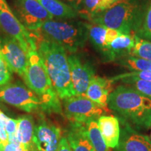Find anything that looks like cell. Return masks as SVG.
<instances>
[{"label": "cell", "instance_id": "29", "mask_svg": "<svg viewBox=\"0 0 151 151\" xmlns=\"http://www.w3.org/2000/svg\"><path fill=\"white\" fill-rule=\"evenodd\" d=\"M18 126V119H13L8 118L4 123V127L8 134V139L16 137V132Z\"/></svg>", "mask_w": 151, "mask_h": 151}, {"label": "cell", "instance_id": "31", "mask_svg": "<svg viewBox=\"0 0 151 151\" xmlns=\"http://www.w3.org/2000/svg\"><path fill=\"white\" fill-rule=\"evenodd\" d=\"M1 151H29L25 146L20 143L8 142L6 144H1Z\"/></svg>", "mask_w": 151, "mask_h": 151}, {"label": "cell", "instance_id": "27", "mask_svg": "<svg viewBox=\"0 0 151 151\" xmlns=\"http://www.w3.org/2000/svg\"><path fill=\"white\" fill-rule=\"evenodd\" d=\"M124 78H137L141 79V80H144L147 81H151V72L148 71H132V72L121 73L115 76L111 77L110 79L113 83L119 81L120 79Z\"/></svg>", "mask_w": 151, "mask_h": 151}, {"label": "cell", "instance_id": "16", "mask_svg": "<svg viewBox=\"0 0 151 151\" xmlns=\"http://www.w3.org/2000/svg\"><path fill=\"white\" fill-rule=\"evenodd\" d=\"M98 126L109 148L114 149L118 146L120 135L119 119L116 116L102 115L97 119Z\"/></svg>", "mask_w": 151, "mask_h": 151}, {"label": "cell", "instance_id": "24", "mask_svg": "<svg viewBox=\"0 0 151 151\" xmlns=\"http://www.w3.org/2000/svg\"><path fill=\"white\" fill-rule=\"evenodd\" d=\"M134 45L130 50L129 55L151 61V41L141 39L136 35H134Z\"/></svg>", "mask_w": 151, "mask_h": 151}, {"label": "cell", "instance_id": "13", "mask_svg": "<svg viewBox=\"0 0 151 151\" xmlns=\"http://www.w3.org/2000/svg\"><path fill=\"white\" fill-rule=\"evenodd\" d=\"M61 138L60 127L46 120L35 126L33 143L37 151H56Z\"/></svg>", "mask_w": 151, "mask_h": 151}, {"label": "cell", "instance_id": "28", "mask_svg": "<svg viewBox=\"0 0 151 151\" xmlns=\"http://www.w3.org/2000/svg\"><path fill=\"white\" fill-rule=\"evenodd\" d=\"M12 72L3 58L0 60V86L9 84L12 79Z\"/></svg>", "mask_w": 151, "mask_h": 151}, {"label": "cell", "instance_id": "5", "mask_svg": "<svg viewBox=\"0 0 151 151\" xmlns=\"http://www.w3.org/2000/svg\"><path fill=\"white\" fill-rule=\"evenodd\" d=\"M37 32L64 47L71 54L83 48L88 40L86 22L81 21L49 20L43 22Z\"/></svg>", "mask_w": 151, "mask_h": 151}, {"label": "cell", "instance_id": "7", "mask_svg": "<svg viewBox=\"0 0 151 151\" xmlns=\"http://www.w3.org/2000/svg\"><path fill=\"white\" fill-rule=\"evenodd\" d=\"M0 27L6 35L15 39L27 53L37 50L35 39L9 6L5 0H0Z\"/></svg>", "mask_w": 151, "mask_h": 151}, {"label": "cell", "instance_id": "11", "mask_svg": "<svg viewBox=\"0 0 151 151\" xmlns=\"http://www.w3.org/2000/svg\"><path fill=\"white\" fill-rule=\"evenodd\" d=\"M0 52L13 72L23 77L28 62V53L15 39L8 35H0Z\"/></svg>", "mask_w": 151, "mask_h": 151}, {"label": "cell", "instance_id": "21", "mask_svg": "<svg viewBox=\"0 0 151 151\" xmlns=\"http://www.w3.org/2000/svg\"><path fill=\"white\" fill-rule=\"evenodd\" d=\"M134 45V35L121 34L110 44L109 48L115 56L116 60L122 57L129 55V53Z\"/></svg>", "mask_w": 151, "mask_h": 151}, {"label": "cell", "instance_id": "12", "mask_svg": "<svg viewBox=\"0 0 151 151\" xmlns=\"http://www.w3.org/2000/svg\"><path fill=\"white\" fill-rule=\"evenodd\" d=\"M118 119L120 139L113 151H151V139L149 137L132 127L122 119Z\"/></svg>", "mask_w": 151, "mask_h": 151}, {"label": "cell", "instance_id": "2", "mask_svg": "<svg viewBox=\"0 0 151 151\" xmlns=\"http://www.w3.org/2000/svg\"><path fill=\"white\" fill-rule=\"evenodd\" d=\"M31 33L35 39L37 51L60 99L63 100L76 95L71 82L67 50L37 32Z\"/></svg>", "mask_w": 151, "mask_h": 151}, {"label": "cell", "instance_id": "37", "mask_svg": "<svg viewBox=\"0 0 151 151\" xmlns=\"http://www.w3.org/2000/svg\"><path fill=\"white\" fill-rule=\"evenodd\" d=\"M0 146H1V145H0ZM0 151H1V147H0Z\"/></svg>", "mask_w": 151, "mask_h": 151}, {"label": "cell", "instance_id": "9", "mask_svg": "<svg viewBox=\"0 0 151 151\" xmlns=\"http://www.w3.org/2000/svg\"><path fill=\"white\" fill-rule=\"evenodd\" d=\"M14 13L31 32L38 31L43 22L54 18L36 0H14Z\"/></svg>", "mask_w": 151, "mask_h": 151}, {"label": "cell", "instance_id": "8", "mask_svg": "<svg viewBox=\"0 0 151 151\" xmlns=\"http://www.w3.org/2000/svg\"><path fill=\"white\" fill-rule=\"evenodd\" d=\"M0 101L28 113L43 109L39 97L29 88L19 83L0 86Z\"/></svg>", "mask_w": 151, "mask_h": 151}, {"label": "cell", "instance_id": "23", "mask_svg": "<svg viewBox=\"0 0 151 151\" xmlns=\"http://www.w3.org/2000/svg\"><path fill=\"white\" fill-rule=\"evenodd\" d=\"M116 64L130 71L151 72V61L131 55H126L115 61Z\"/></svg>", "mask_w": 151, "mask_h": 151}, {"label": "cell", "instance_id": "26", "mask_svg": "<svg viewBox=\"0 0 151 151\" xmlns=\"http://www.w3.org/2000/svg\"><path fill=\"white\" fill-rule=\"evenodd\" d=\"M136 35L141 39L151 41V2L147 7L142 23Z\"/></svg>", "mask_w": 151, "mask_h": 151}, {"label": "cell", "instance_id": "34", "mask_svg": "<svg viewBox=\"0 0 151 151\" xmlns=\"http://www.w3.org/2000/svg\"><path fill=\"white\" fill-rule=\"evenodd\" d=\"M64 1H65L64 2L72 7L77 12L82 4L83 0H64Z\"/></svg>", "mask_w": 151, "mask_h": 151}, {"label": "cell", "instance_id": "15", "mask_svg": "<svg viewBox=\"0 0 151 151\" xmlns=\"http://www.w3.org/2000/svg\"><path fill=\"white\" fill-rule=\"evenodd\" d=\"M86 24L88 29V39L103 61L106 62L116 61L115 56L105 41V34L107 27L91 22H86Z\"/></svg>", "mask_w": 151, "mask_h": 151}, {"label": "cell", "instance_id": "35", "mask_svg": "<svg viewBox=\"0 0 151 151\" xmlns=\"http://www.w3.org/2000/svg\"><path fill=\"white\" fill-rule=\"evenodd\" d=\"M1 58H2V56H1V52H0V60H1Z\"/></svg>", "mask_w": 151, "mask_h": 151}, {"label": "cell", "instance_id": "17", "mask_svg": "<svg viewBox=\"0 0 151 151\" xmlns=\"http://www.w3.org/2000/svg\"><path fill=\"white\" fill-rule=\"evenodd\" d=\"M66 138L72 151H94L87 136L85 124L71 123Z\"/></svg>", "mask_w": 151, "mask_h": 151}, {"label": "cell", "instance_id": "19", "mask_svg": "<svg viewBox=\"0 0 151 151\" xmlns=\"http://www.w3.org/2000/svg\"><path fill=\"white\" fill-rule=\"evenodd\" d=\"M35 124L31 116H23L18 119L16 138L18 142L27 148L29 151H37L33 143Z\"/></svg>", "mask_w": 151, "mask_h": 151}, {"label": "cell", "instance_id": "1", "mask_svg": "<svg viewBox=\"0 0 151 151\" xmlns=\"http://www.w3.org/2000/svg\"><path fill=\"white\" fill-rule=\"evenodd\" d=\"M108 107L116 116L139 131L151 127V98L127 85H120L111 92Z\"/></svg>", "mask_w": 151, "mask_h": 151}, {"label": "cell", "instance_id": "3", "mask_svg": "<svg viewBox=\"0 0 151 151\" xmlns=\"http://www.w3.org/2000/svg\"><path fill=\"white\" fill-rule=\"evenodd\" d=\"M148 6L145 0H117L108 9L96 15L89 22L117 29L122 34L136 35Z\"/></svg>", "mask_w": 151, "mask_h": 151}, {"label": "cell", "instance_id": "4", "mask_svg": "<svg viewBox=\"0 0 151 151\" xmlns=\"http://www.w3.org/2000/svg\"><path fill=\"white\" fill-rule=\"evenodd\" d=\"M28 88L37 94L43 104V110L60 114V99L55 90L40 55L37 50L28 52V62L23 77Z\"/></svg>", "mask_w": 151, "mask_h": 151}, {"label": "cell", "instance_id": "36", "mask_svg": "<svg viewBox=\"0 0 151 151\" xmlns=\"http://www.w3.org/2000/svg\"><path fill=\"white\" fill-rule=\"evenodd\" d=\"M1 144V139H0V145Z\"/></svg>", "mask_w": 151, "mask_h": 151}, {"label": "cell", "instance_id": "33", "mask_svg": "<svg viewBox=\"0 0 151 151\" xmlns=\"http://www.w3.org/2000/svg\"><path fill=\"white\" fill-rule=\"evenodd\" d=\"M56 151H72L66 137H62Z\"/></svg>", "mask_w": 151, "mask_h": 151}, {"label": "cell", "instance_id": "22", "mask_svg": "<svg viewBox=\"0 0 151 151\" xmlns=\"http://www.w3.org/2000/svg\"><path fill=\"white\" fill-rule=\"evenodd\" d=\"M87 136L94 151H110L106 144L98 126L97 119L93 118L85 123Z\"/></svg>", "mask_w": 151, "mask_h": 151}, {"label": "cell", "instance_id": "14", "mask_svg": "<svg viewBox=\"0 0 151 151\" xmlns=\"http://www.w3.org/2000/svg\"><path fill=\"white\" fill-rule=\"evenodd\" d=\"M113 81L110 78L94 76L90 82L85 96L101 106L108 107V99L112 90Z\"/></svg>", "mask_w": 151, "mask_h": 151}, {"label": "cell", "instance_id": "18", "mask_svg": "<svg viewBox=\"0 0 151 151\" xmlns=\"http://www.w3.org/2000/svg\"><path fill=\"white\" fill-rule=\"evenodd\" d=\"M53 17L61 20H72L78 16L69 5L61 0H36Z\"/></svg>", "mask_w": 151, "mask_h": 151}, {"label": "cell", "instance_id": "32", "mask_svg": "<svg viewBox=\"0 0 151 151\" xmlns=\"http://www.w3.org/2000/svg\"><path fill=\"white\" fill-rule=\"evenodd\" d=\"M121 32L117 29H111V28H106V31L105 34V41L106 43L108 45L109 47V44L112 42V41L116 39L118 36L121 35Z\"/></svg>", "mask_w": 151, "mask_h": 151}, {"label": "cell", "instance_id": "6", "mask_svg": "<svg viewBox=\"0 0 151 151\" xmlns=\"http://www.w3.org/2000/svg\"><path fill=\"white\" fill-rule=\"evenodd\" d=\"M63 111L71 123L85 124L109 113L107 108L94 102L83 95H75L63 99Z\"/></svg>", "mask_w": 151, "mask_h": 151}, {"label": "cell", "instance_id": "10", "mask_svg": "<svg viewBox=\"0 0 151 151\" xmlns=\"http://www.w3.org/2000/svg\"><path fill=\"white\" fill-rule=\"evenodd\" d=\"M71 78L76 95L85 96L90 82L95 76V69L88 60L79 55L71 53L68 56Z\"/></svg>", "mask_w": 151, "mask_h": 151}, {"label": "cell", "instance_id": "30", "mask_svg": "<svg viewBox=\"0 0 151 151\" xmlns=\"http://www.w3.org/2000/svg\"><path fill=\"white\" fill-rule=\"evenodd\" d=\"M8 118L2 111H0V139L1 144H6L9 142L8 134L4 127V123Z\"/></svg>", "mask_w": 151, "mask_h": 151}, {"label": "cell", "instance_id": "25", "mask_svg": "<svg viewBox=\"0 0 151 151\" xmlns=\"http://www.w3.org/2000/svg\"><path fill=\"white\" fill-rule=\"evenodd\" d=\"M119 81H121L124 85L132 87L137 91L151 98V81L129 78H122Z\"/></svg>", "mask_w": 151, "mask_h": 151}, {"label": "cell", "instance_id": "20", "mask_svg": "<svg viewBox=\"0 0 151 151\" xmlns=\"http://www.w3.org/2000/svg\"><path fill=\"white\" fill-rule=\"evenodd\" d=\"M117 0H83L77 14L90 21L96 15L108 9Z\"/></svg>", "mask_w": 151, "mask_h": 151}]
</instances>
